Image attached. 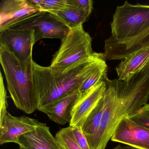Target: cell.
<instances>
[{"mask_svg":"<svg viewBox=\"0 0 149 149\" xmlns=\"http://www.w3.org/2000/svg\"><path fill=\"white\" fill-rule=\"evenodd\" d=\"M111 140L137 149H149V128L127 117L118 124Z\"/></svg>","mask_w":149,"mask_h":149,"instance_id":"obj_10","label":"cell"},{"mask_svg":"<svg viewBox=\"0 0 149 149\" xmlns=\"http://www.w3.org/2000/svg\"><path fill=\"white\" fill-rule=\"evenodd\" d=\"M71 2V6L68 8L54 13L70 29L83 25L90 16L73 0Z\"/></svg>","mask_w":149,"mask_h":149,"instance_id":"obj_16","label":"cell"},{"mask_svg":"<svg viewBox=\"0 0 149 149\" xmlns=\"http://www.w3.org/2000/svg\"><path fill=\"white\" fill-rule=\"evenodd\" d=\"M128 117L136 123L149 128V103L142 106Z\"/></svg>","mask_w":149,"mask_h":149,"instance_id":"obj_21","label":"cell"},{"mask_svg":"<svg viewBox=\"0 0 149 149\" xmlns=\"http://www.w3.org/2000/svg\"><path fill=\"white\" fill-rule=\"evenodd\" d=\"M112 149H137L136 148H134L132 146H130L126 145H118L117 146L115 147V148Z\"/></svg>","mask_w":149,"mask_h":149,"instance_id":"obj_25","label":"cell"},{"mask_svg":"<svg viewBox=\"0 0 149 149\" xmlns=\"http://www.w3.org/2000/svg\"><path fill=\"white\" fill-rule=\"evenodd\" d=\"M105 107V102L103 95L88 116L83 126L82 130L86 136L93 135L98 130L102 123Z\"/></svg>","mask_w":149,"mask_h":149,"instance_id":"obj_17","label":"cell"},{"mask_svg":"<svg viewBox=\"0 0 149 149\" xmlns=\"http://www.w3.org/2000/svg\"><path fill=\"white\" fill-rule=\"evenodd\" d=\"M40 12L29 0H3L0 5V31Z\"/></svg>","mask_w":149,"mask_h":149,"instance_id":"obj_11","label":"cell"},{"mask_svg":"<svg viewBox=\"0 0 149 149\" xmlns=\"http://www.w3.org/2000/svg\"><path fill=\"white\" fill-rule=\"evenodd\" d=\"M8 28L33 30L35 42L45 38L59 39L62 41L71 29L54 14L42 11Z\"/></svg>","mask_w":149,"mask_h":149,"instance_id":"obj_6","label":"cell"},{"mask_svg":"<svg viewBox=\"0 0 149 149\" xmlns=\"http://www.w3.org/2000/svg\"><path fill=\"white\" fill-rule=\"evenodd\" d=\"M70 127L72 134L77 145L81 149H90L87 137L84 133L82 130L78 127Z\"/></svg>","mask_w":149,"mask_h":149,"instance_id":"obj_23","label":"cell"},{"mask_svg":"<svg viewBox=\"0 0 149 149\" xmlns=\"http://www.w3.org/2000/svg\"><path fill=\"white\" fill-rule=\"evenodd\" d=\"M105 88L104 79L88 90L80 92L73 107L69 126L82 129L88 116L103 96Z\"/></svg>","mask_w":149,"mask_h":149,"instance_id":"obj_8","label":"cell"},{"mask_svg":"<svg viewBox=\"0 0 149 149\" xmlns=\"http://www.w3.org/2000/svg\"><path fill=\"white\" fill-rule=\"evenodd\" d=\"M104 95L105 110L96 132L87 136L90 149L106 148L118 124L143 105L149 99V63L129 81L105 77Z\"/></svg>","mask_w":149,"mask_h":149,"instance_id":"obj_1","label":"cell"},{"mask_svg":"<svg viewBox=\"0 0 149 149\" xmlns=\"http://www.w3.org/2000/svg\"><path fill=\"white\" fill-rule=\"evenodd\" d=\"M19 149H26V148H25V147H23V146H19Z\"/></svg>","mask_w":149,"mask_h":149,"instance_id":"obj_26","label":"cell"},{"mask_svg":"<svg viewBox=\"0 0 149 149\" xmlns=\"http://www.w3.org/2000/svg\"><path fill=\"white\" fill-rule=\"evenodd\" d=\"M104 59V54L96 53L90 58L63 70L42 67L33 61L38 110L43 113L62 98L79 90Z\"/></svg>","mask_w":149,"mask_h":149,"instance_id":"obj_2","label":"cell"},{"mask_svg":"<svg viewBox=\"0 0 149 149\" xmlns=\"http://www.w3.org/2000/svg\"><path fill=\"white\" fill-rule=\"evenodd\" d=\"M149 47V29L133 38L122 40L106 39L104 54L108 61L123 60L143 49Z\"/></svg>","mask_w":149,"mask_h":149,"instance_id":"obj_9","label":"cell"},{"mask_svg":"<svg viewBox=\"0 0 149 149\" xmlns=\"http://www.w3.org/2000/svg\"><path fill=\"white\" fill-rule=\"evenodd\" d=\"M74 3L83 9L90 15L93 8V1L91 0H73Z\"/></svg>","mask_w":149,"mask_h":149,"instance_id":"obj_24","label":"cell"},{"mask_svg":"<svg viewBox=\"0 0 149 149\" xmlns=\"http://www.w3.org/2000/svg\"><path fill=\"white\" fill-rule=\"evenodd\" d=\"M106 59L103 60L94 73L88 78L79 88L80 93L84 92L104 80L107 76L108 66Z\"/></svg>","mask_w":149,"mask_h":149,"instance_id":"obj_19","label":"cell"},{"mask_svg":"<svg viewBox=\"0 0 149 149\" xmlns=\"http://www.w3.org/2000/svg\"><path fill=\"white\" fill-rule=\"evenodd\" d=\"M92 49V38L83 25L70 29L54 55L51 68L65 69L95 54Z\"/></svg>","mask_w":149,"mask_h":149,"instance_id":"obj_5","label":"cell"},{"mask_svg":"<svg viewBox=\"0 0 149 149\" xmlns=\"http://www.w3.org/2000/svg\"><path fill=\"white\" fill-rule=\"evenodd\" d=\"M35 43L33 30L7 28L0 31V45L7 48L20 61L32 56Z\"/></svg>","mask_w":149,"mask_h":149,"instance_id":"obj_7","label":"cell"},{"mask_svg":"<svg viewBox=\"0 0 149 149\" xmlns=\"http://www.w3.org/2000/svg\"><path fill=\"white\" fill-rule=\"evenodd\" d=\"M55 138L62 149H82L75 140L70 126L60 130Z\"/></svg>","mask_w":149,"mask_h":149,"instance_id":"obj_20","label":"cell"},{"mask_svg":"<svg viewBox=\"0 0 149 149\" xmlns=\"http://www.w3.org/2000/svg\"><path fill=\"white\" fill-rule=\"evenodd\" d=\"M18 144L27 149H62L49 127L41 122L34 130L21 136Z\"/></svg>","mask_w":149,"mask_h":149,"instance_id":"obj_13","label":"cell"},{"mask_svg":"<svg viewBox=\"0 0 149 149\" xmlns=\"http://www.w3.org/2000/svg\"><path fill=\"white\" fill-rule=\"evenodd\" d=\"M42 12L54 13L68 8L71 5V0H29Z\"/></svg>","mask_w":149,"mask_h":149,"instance_id":"obj_18","label":"cell"},{"mask_svg":"<svg viewBox=\"0 0 149 149\" xmlns=\"http://www.w3.org/2000/svg\"><path fill=\"white\" fill-rule=\"evenodd\" d=\"M80 94L79 90L75 91L61 99L43 113L51 121L61 125L70 123L72 118L73 107Z\"/></svg>","mask_w":149,"mask_h":149,"instance_id":"obj_15","label":"cell"},{"mask_svg":"<svg viewBox=\"0 0 149 149\" xmlns=\"http://www.w3.org/2000/svg\"><path fill=\"white\" fill-rule=\"evenodd\" d=\"M109 39L122 40L133 38L149 29V6L133 5L125 1L117 7L111 23Z\"/></svg>","mask_w":149,"mask_h":149,"instance_id":"obj_4","label":"cell"},{"mask_svg":"<svg viewBox=\"0 0 149 149\" xmlns=\"http://www.w3.org/2000/svg\"><path fill=\"white\" fill-rule=\"evenodd\" d=\"M33 61V56L27 61H20L7 48L0 45V62L9 94L16 108L28 114L38 110Z\"/></svg>","mask_w":149,"mask_h":149,"instance_id":"obj_3","label":"cell"},{"mask_svg":"<svg viewBox=\"0 0 149 149\" xmlns=\"http://www.w3.org/2000/svg\"><path fill=\"white\" fill-rule=\"evenodd\" d=\"M40 123L37 119L27 116H14L8 112L0 126V144L9 143L18 144L21 136L34 130Z\"/></svg>","mask_w":149,"mask_h":149,"instance_id":"obj_12","label":"cell"},{"mask_svg":"<svg viewBox=\"0 0 149 149\" xmlns=\"http://www.w3.org/2000/svg\"><path fill=\"white\" fill-rule=\"evenodd\" d=\"M149 63V47L143 49L122 60L116 68L119 80L129 81Z\"/></svg>","mask_w":149,"mask_h":149,"instance_id":"obj_14","label":"cell"},{"mask_svg":"<svg viewBox=\"0 0 149 149\" xmlns=\"http://www.w3.org/2000/svg\"><path fill=\"white\" fill-rule=\"evenodd\" d=\"M8 104L7 91L4 85L3 77L2 73H1L0 76V126L4 122L5 116L8 111H7Z\"/></svg>","mask_w":149,"mask_h":149,"instance_id":"obj_22","label":"cell"}]
</instances>
